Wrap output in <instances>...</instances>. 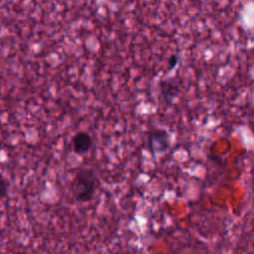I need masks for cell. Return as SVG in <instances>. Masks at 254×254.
I'll use <instances>...</instances> for the list:
<instances>
[{
  "label": "cell",
  "instance_id": "obj_1",
  "mask_svg": "<svg viewBox=\"0 0 254 254\" xmlns=\"http://www.w3.org/2000/svg\"><path fill=\"white\" fill-rule=\"evenodd\" d=\"M99 180L91 168H79L71 182V192L78 202L90 201L95 193Z\"/></svg>",
  "mask_w": 254,
  "mask_h": 254
},
{
  "label": "cell",
  "instance_id": "obj_2",
  "mask_svg": "<svg viewBox=\"0 0 254 254\" xmlns=\"http://www.w3.org/2000/svg\"><path fill=\"white\" fill-rule=\"evenodd\" d=\"M148 146L153 156L166 153L171 146L169 133L165 129H152L148 136Z\"/></svg>",
  "mask_w": 254,
  "mask_h": 254
},
{
  "label": "cell",
  "instance_id": "obj_3",
  "mask_svg": "<svg viewBox=\"0 0 254 254\" xmlns=\"http://www.w3.org/2000/svg\"><path fill=\"white\" fill-rule=\"evenodd\" d=\"M71 144L73 152L81 156L86 154L92 147V137L87 132L79 131L72 136Z\"/></svg>",
  "mask_w": 254,
  "mask_h": 254
},
{
  "label": "cell",
  "instance_id": "obj_4",
  "mask_svg": "<svg viewBox=\"0 0 254 254\" xmlns=\"http://www.w3.org/2000/svg\"><path fill=\"white\" fill-rule=\"evenodd\" d=\"M161 95L167 102H173L177 94L179 93V87L176 83L171 81H161L160 83Z\"/></svg>",
  "mask_w": 254,
  "mask_h": 254
},
{
  "label": "cell",
  "instance_id": "obj_5",
  "mask_svg": "<svg viewBox=\"0 0 254 254\" xmlns=\"http://www.w3.org/2000/svg\"><path fill=\"white\" fill-rule=\"evenodd\" d=\"M180 62V56L178 53H174L172 54L167 61V70L171 71L173 69H175L177 67V65L179 64Z\"/></svg>",
  "mask_w": 254,
  "mask_h": 254
},
{
  "label": "cell",
  "instance_id": "obj_6",
  "mask_svg": "<svg viewBox=\"0 0 254 254\" xmlns=\"http://www.w3.org/2000/svg\"><path fill=\"white\" fill-rule=\"evenodd\" d=\"M8 181L0 175V199L4 198L8 193Z\"/></svg>",
  "mask_w": 254,
  "mask_h": 254
}]
</instances>
